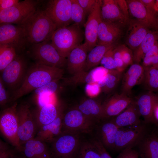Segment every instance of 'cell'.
<instances>
[{"instance_id": "obj_1", "label": "cell", "mask_w": 158, "mask_h": 158, "mask_svg": "<svg viewBox=\"0 0 158 158\" xmlns=\"http://www.w3.org/2000/svg\"><path fill=\"white\" fill-rule=\"evenodd\" d=\"M63 69L35 63L28 68L20 87L10 98L12 104L22 96L51 81L63 78Z\"/></svg>"}, {"instance_id": "obj_2", "label": "cell", "mask_w": 158, "mask_h": 158, "mask_svg": "<svg viewBox=\"0 0 158 158\" xmlns=\"http://www.w3.org/2000/svg\"><path fill=\"white\" fill-rule=\"evenodd\" d=\"M20 25L23 29L28 44L31 45L51 40L57 29L44 9L39 7Z\"/></svg>"}, {"instance_id": "obj_3", "label": "cell", "mask_w": 158, "mask_h": 158, "mask_svg": "<svg viewBox=\"0 0 158 158\" xmlns=\"http://www.w3.org/2000/svg\"><path fill=\"white\" fill-rule=\"evenodd\" d=\"M84 37L80 27L74 24L57 29L51 41L60 54L66 58L72 50L81 44Z\"/></svg>"}, {"instance_id": "obj_4", "label": "cell", "mask_w": 158, "mask_h": 158, "mask_svg": "<svg viewBox=\"0 0 158 158\" xmlns=\"http://www.w3.org/2000/svg\"><path fill=\"white\" fill-rule=\"evenodd\" d=\"M83 138L81 135L61 133L46 143L51 158H76Z\"/></svg>"}, {"instance_id": "obj_5", "label": "cell", "mask_w": 158, "mask_h": 158, "mask_svg": "<svg viewBox=\"0 0 158 158\" xmlns=\"http://www.w3.org/2000/svg\"><path fill=\"white\" fill-rule=\"evenodd\" d=\"M31 46L30 54L35 63L63 69L66 67L67 59L60 54L51 40Z\"/></svg>"}, {"instance_id": "obj_6", "label": "cell", "mask_w": 158, "mask_h": 158, "mask_svg": "<svg viewBox=\"0 0 158 158\" xmlns=\"http://www.w3.org/2000/svg\"><path fill=\"white\" fill-rule=\"evenodd\" d=\"M42 1L24 0L11 7L0 11V23L20 25L39 7Z\"/></svg>"}, {"instance_id": "obj_7", "label": "cell", "mask_w": 158, "mask_h": 158, "mask_svg": "<svg viewBox=\"0 0 158 158\" xmlns=\"http://www.w3.org/2000/svg\"><path fill=\"white\" fill-rule=\"evenodd\" d=\"M96 125L76 107L64 111L61 133L77 134L91 133Z\"/></svg>"}, {"instance_id": "obj_8", "label": "cell", "mask_w": 158, "mask_h": 158, "mask_svg": "<svg viewBox=\"0 0 158 158\" xmlns=\"http://www.w3.org/2000/svg\"><path fill=\"white\" fill-rule=\"evenodd\" d=\"M16 102L2 110L0 115L1 132L8 143L19 149L20 145L18 135V121Z\"/></svg>"}, {"instance_id": "obj_9", "label": "cell", "mask_w": 158, "mask_h": 158, "mask_svg": "<svg viewBox=\"0 0 158 158\" xmlns=\"http://www.w3.org/2000/svg\"><path fill=\"white\" fill-rule=\"evenodd\" d=\"M27 62L22 54H17L1 73L0 78L5 85L13 92L22 84L28 68Z\"/></svg>"}, {"instance_id": "obj_10", "label": "cell", "mask_w": 158, "mask_h": 158, "mask_svg": "<svg viewBox=\"0 0 158 158\" xmlns=\"http://www.w3.org/2000/svg\"><path fill=\"white\" fill-rule=\"evenodd\" d=\"M30 105L27 102L17 105V111L18 121V135L20 146L27 141L34 138L37 130Z\"/></svg>"}, {"instance_id": "obj_11", "label": "cell", "mask_w": 158, "mask_h": 158, "mask_svg": "<svg viewBox=\"0 0 158 158\" xmlns=\"http://www.w3.org/2000/svg\"><path fill=\"white\" fill-rule=\"evenodd\" d=\"M28 44L21 26L9 23L0 24V45L13 48L18 54L22 53Z\"/></svg>"}, {"instance_id": "obj_12", "label": "cell", "mask_w": 158, "mask_h": 158, "mask_svg": "<svg viewBox=\"0 0 158 158\" xmlns=\"http://www.w3.org/2000/svg\"><path fill=\"white\" fill-rule=\"evenodd\" d=\"M71 0L48 1L44 10L56 28L69 25L71 18Z\"/></svg>"}, {"instance_id": "obj_13", "label": "cell", "mask_w": 158, "mask_h": 158, "mask_svg": "<svg viewBox=\"0 0 158 158\" xmlns=\"http://www.w3.org/2000/svg\"><path fill=\"white\" fill-rule=\"evenodd\" d=\"M145 126H137L119 128L116 133L114 150H123L137 145L146 135Z\"/></svg>"}, {"instance_id": "obj_14", "label": "cell", "mask_w": 158, "mask_h": 158, "mask_svg": "<svg viewBox=\"0 0 158 158\" xmlns=\"http://www.w3.org/2000/svg\"><path fill=\"white\" fill-rule=\"evenodd\" d=\"M133 101L130 96L123 93L114 94L101 104V120L110 118L118 115Z\"/></svg>"}, {"instance_id": "obj_15", "label": "cell", "mask_w": 158, "mask_h": 158, "mask_svg": "<svg viewBox=\"0 0 158 158\" xmlns=\"http://www.w3.org/2000/svg\"><path fill=\"white\" fill-rule=\"evenodd\" d=\"M101 0H97L84 26L85 43L87 46L89 52L97 45L98 29L101 21Z\"/></svg>"}, {"instance_id": "obj_16", "label": "cell", "mask_w": 158, "mask_h": 158, "mask_svg": "<svg viewBox=\"0 0 158 158\" xmlns=\"http://www.w3.org/2000/svg\"><path fill=\"white\" fill-rule=\"evenodd\" d=\"M119 128L109 118L101 120L96 125L93 132H95L94 136L106 150H114L116 136Z\"/></svg>"}, {"instance_id": "obj_17", "label": "cell", "mask_w": 158, "mask_h": 158, "mask_svg": "<svg viewBox=\"0 0 158 158\" xmlns=\"http://www.w3.org/2000/svg\"><path fill=\"white\" fill-rule=\"evenodd\" d=\"M126 1L129 12L136 20L149 28L158 29L157 16L148 10L140 0Z\"/></svg>"}, {"instance_id": "obj_18", "label": "cell", "mask_w": 158, "mask_h": 158, "mask_svg": "<svg viewBox=\"0 0 158 158\" xmlns=\"http://www.w3.org/2000/svg\"><path fill=\"white\" fill-rule=\"evenodd\" d=\"M141 116L146 123L154 121V112L158 103V96L147 91L139 95L135 101Z\"/></svg>"}, {"instance_id": "obj_19", "label": "cell", "mask_w": 158, "mask_h": 158, "mask_svg": "<svg viewBox=\"0 0 158 158\" xmlns=\"http://www.w3.org/2000/svg\"><path fill=\"white\" fill-rule=\"evenodd\" d=\"M88 52L85 42L71 51L67 59V69L70 73L73 75L84 71Z\"/></svg>"}, {"instance_id": "obj_20", "label": "cell", "mask_w": 158, "mask_h": 158, "mask_svg": "<svg viewBox=\"0 0 158 158\" xmlns=\"http://www.w3.org/2000/svg\"><path fill=\"white\" fill-rule=\"evenodd\" d=\"M109 70L102 66H97L88 71H83L69 78H64V83L73 85L97 83L106 76Z\"/></svg>"}, {"instance_id": "obj_21", "label": "cell", "mask_w": 158, "mask_h": 158, "mask_svg": "<svg viewBox=\"0 0 158 158\" xmlns=\"http://www.w3.org/2000/svg\"><path fill=\"white\" fill-rule=\"evenodd\" d=\"M121 24L101 21L98 29L97 45L115 44L121 34Z\"/></svg>"}, {"instance_id": "obj_22", "label": "cell", "mask_w": 158, "mask_h": 158, "mask_svg": "<svg viewBox=\"0 0 158 158\" xmlns=\"http://www.w3.org/2000/svg\"><path fill=\"white\" fill-rule=\"evenodd\" d=\"M144 73L142 65L136 63L131 65L122 76L121 93L129 96L133 88L141 83Z\"/></svg>"}, {"instance_id": "obj_23", "label": "cell", "mask_w": 158, "mask_h": 158, "mask_svg": "<svg viewBox=\"0 0 158 158\" xmlns=\"http://www.w3.org/2000/svg\"><path fill=\"white\" fill-rule=\"evenodd\" d=\"M140 116L135 102L133 101L123 112L110 119L119 128L142 124Z\"/></svg>"}, {"instance_id": "obj_24", "label": "cell", "mask_w": 158, "mask_h": 158, "mask_svg": "<svg viewBox=\"0 0 158 158\" xmlns=\"http://www.w3.org/2000/svg\"><path fill=\"white\" fill-rule=\"evenodd\" d=\"M101 21L105 22H125L128 18L122 12L116 0H101Z\"/></svg>"}, {"instance_id": "obj_25", "label": "cell", "mask_w": 158, "mask_h": 158, "mask_svg": "<svg viewBox=\"0 0 158 158\" xmlns=\"http://www.w3.org/2000/svg\"><path fill=\"white\" fill-rule=\"evenodd\" d=\"M64 111L63 107L56 118L49 124L41 126L37 130L34 138L47 143L59 135L61 133Z\"/></svg>"}, {"instance_id": "obj_26", "label": "cell", "mask_w": 158, "mask_h": 158, "mask_svg": "<svg viewBox=\"0 0 158 158\" xmlns=\"http://www.w3.org/2000/svg\"><path fill=\"white\" fill-rule=\"evenodd\" d=\"M149 28L137 20L130 21L127 32L126 44L134 51L140 45L149 31Z\"/></svg>"}, {"instance_id": "obj_27", "label": "cell", "mask_w": 158, "mask_h": 158, "mask_svg": "<svg viewBox=\"0 0 158 158\" xmlns=\"http://www.w3.org/2000/svg\"><path fill=\"white\" fill-rule=\"evenodd\" d=\"M63 107L58 103L49 104L39 108L37 113L32 112L37 131L42 126L53 122L57 117Z\"/></svg>"}, {"instance_id": "obj_28", "label": "cell", "mask_w": 158, "mask_h": 158, "mask_svg": "<svg viewBox=\"0 0 158 158\" xmlns=\"http://www.w3.org/2000/svg\"><path fill=\"white\" fill-rule=\"evenodd\" d=\"M20 150L26 158H40L50 153L47 143L35 138L22 145Z\"/></svg>"}, {"instance_id": "obj_29", "label": "cell", "mask_w": 158, "mask_h": 158, "mask_svg": "<svg viewBox=\"0 0 158 158\" xmlns=\"http://www.w3.org/2000/svg\"><path fill=\"white\" fill-rule=\"evenodd\" d=\"M158 41V31L150 30L133 53L134 63L140 64L146 54Z\"/></svg>"}, {"instance_id": "obj_30", "label": "cell", "mask_w": 158, "mask_h": 158, "mask_svg": "<svg viewBox=\"0 0 158 158\" xmlns=\"http://www.w3.org/2000/svg\"><path fill=\"white\" fill-rule=\"evenodd\" d=\"M101 105L96 101L90 98L82 101L76 107L96 125L101 120Z\"/></svg>"}, {"instance_id": "obj_31", "label": "cell", "mask_w": 158, "mask_h": 158, "mask_svg": "<svg viewBox=\"0 0 158 158\" xmlns=\"http://www.w3.org/2000/svg\"><path fill=\"white\" fill-rule=\"evenodd\" d=\"M115 46V44L97 45L87 54L84 71H88L97 66L106 52Z\"/></svg>"}, {"instance_id": "obj_32", "label": "cell", "mask_w": 158, "mask_h": 158, "mask_svg": "<svg viewBox=\"0 0 158 158\" xmlns=\"http://www.w3.org/2000/svg\"><path fill=\"white\" fill-rule=\"evenodd\" d=\"M137 145L141 158H158V138L145 135Z\"/></svg>"}, {"instance_id": "obj_33", "label": "cell", "mask_w": 158, "mask_h": 158, "mask_svg": "<svg viewBox=\"0 0 158 158\" xmlns=\"http://www.w3.org/2000/svg\"><path fill=\"white\" fill-rule=\"evenodd\" d=\"M122 76V73L117 70H109L106 76L97 83L102 91L109 93L116 87Z\"/></svg>"}, {"instance_id": "obj_34", "label": "cell", "mask_w": 158, "mask_h": 158, "mask_svg": "<svg viewBox=\"0 0 158 158\" xmlns=\"http://www.w3.org/2000/svg\"><path fill=\"white\" fill-rule=\"evenodd\" d=\"M142 84L145 89L153 92L158 91V68L150 67L144 68Z\"/></svg>"}, {"instance_id": "obj_35", "label": "cell", "mask_w": 158, "mask_h": 158, "mask_svg": "<svg viewBox=\"0 0 158 158\" xmlns=\"http://www.w3.org/2000/svg\"><path fill=\"white\" fill-rule=\"evenodd\" d=\"M76 158H102L90 140L83 138Z\"/></svg>"}, {"instance_id": "obj_36", "label": "cell", "mask_w": 158, "mask_h": 158, "mask_svg": "<svg viewBox=\"0 0 158 158\" xmlns=\"http://www.w3.org/2000/svg\"><path fill=\"white\" fill-rule=\"evenodd\" d=\"M18 54L13 48L0 45V71L4 68L14 59Z\"/></svg>"}, {"instance_id": "obj_37", "label": "cell", "mask_w": 158, "mask_h": 158, "mask_svg": "<svg viewBox=\"0 0 158 158\" xmlns=\"http://www.w3.org/2000/svg\"><path fill=\"white\" fill-rule=\"evenodd\" d=\"M85 12L80 6L77 0H71V18L72 22L80 27L84 26L85 22Z\"/></svg>"}, {"instance_id": "obj_38", "label": "cell", "mask_w": 158, "mask_h": 158, "mask_svg": "<svg viewBox=\"0 0 158 158\" xmlns=\"http://www.w3.org/2000/svg\"><path fill=\"white\" fill-rule=\"evenodd\" d=\"M142 62L144 68L152 66L158 68V41L146 54Z\"/></svg>"}, {"instance_id": "obj_39", "label": "cell", "mask_w": 158, "mask_h": 158, "mask_svg": "<svg viewBox=\"0 0 158 158\" xmlns=\"http://www.w3.org/2000/svg\"><path fill=\"white\" fill-rule=\"evenodd\" d=\"M20 152L18 148L0 140V158H12Z\"/></svg>"}, {"instance_id": "obj_40", "label": "cell", "mask_w": 158, "mask_h": 158, "mask_svg": "<svg viewBox=\"0 0 158 158\" xmlns=\"http://www.w3.org/2000/svg\"><path fill=\"white\" fill-rule=\"evenodd\" d=\"M60 80H56L50 82L34 90L36 96L45 94H55L59 88Z\"/></svg>"}, {"instance_id": "obj_41", "label": "cell", "mask_w": 158, "mask_h": 158, "mask_svg": "<svg viewBox=\"0 0 158 158\" xmlns=\"http://www.w3.org/2000/svg\"><path fill=\"white\" fill-rule=\"evenodd\" d=\"M115 47L106 52L100 62L101 66L108 70H117L113 56V49Z\"/></svg>"}, {"instance_id": "obj_42", "label": "cell", "mask_w": 158, "mask_h": 158, "mask_svg": "<svg viewBox=\"0 0 158 158\" xmlns=\"http://www.w3.org/2000/svg\"><path fill=\"white\" fill-rule=\"evenodd\" d=\"M37 97V104L39 108L48 104L58 103L55 94H43Z\"/></svg>"}, {"instance_id": "obj_43", "label": "cell", "mask_w": 158, "mask_h": 158, "mask_svg": "<svg viewBox=\"0 0 158 158\" xmlns=\"http://www.w3.org/2000/svg\"><path fill=\"white\" fill-rule=\"evenodd\" d=\"M121 46L122 60L126 68L128 66L134 63L133 53L131 49L125 45H123Z\"/></svg>"}, {"instance_id": "obj_44", "label": "cell", "mask_w": 158, "mask_h": 158, "mask_svg": "<svg viewBox=\"0 0 158 158\" xmlns=\"http://www.w3.org/2000/svg\"><path fill=\"white\" fill-rule=\"evenodd\" d=\"M113 51L114 58L117 66V70L122 73L126 68L122 59L121 46H115Z\"/></svg>"}, {"instance_id": "obj_45", "label": "cell", "mask_w": 158, "mask_h": 158, "mask_svg": "<svg viewBox=\"0 0 158 158\" xmlns=\"http://www.w3.org/2000/svg\"><path fill=\"white\" fill-rule=\"evenodd\" d=\"M5 85L0 78V105L3 109L8 107V104L10 103V97L8 95Z\"/></svg>"}, {"instance_id": "obj_46", "label": "cell", "mask_w": 158, "mask_h": 158, "mask_svg": "<svg viewBox=\"0 0 158 158\" xmlns=\"http://www.w3.org/2000/svg\"><path fill=\"white\" fill-rule=\"evenodd\" d=\"M86 94L93 97L97 96L102 91L101 87L97 83L87 84L85 87Z\"/></svg>"}, {"instance_id": "obj_47", "label": "cell", "mask_w": 158, "mask_h": 158, "mask_svg": "<svg viewBox=\"0 0 158 158\" xmlns=\"http://www.w3.org/2000/svg\"><path fill=\"white\" fill-rule=\"evenodd\" d=\"M99 152L102 158H112L100 142L94 136L90 139Z\"/></svg>"}, {"instance_id": "obj_48", "label": "cell", "mask_w": 158, "mask_h": 158, "mask_svg": "<svg viewBox=\"0 0 158 158\" xmlns=\"http://www.w3.org/2000/svg\"><path fill=\"white\" fill-rule=\"evenodd\" d=\"M97 0H77L86 15L91 13L95 5Z\"/></svg>"}, {"instance_id": "obj_49", "label": "cell", "mask_w": 158, "mask_h": 158, "mask_svg": "<svg viewBox=\"0 0 158 158\" xmlns=\"http://www.w3.org/2000/svg\"><path fill=\"white\" fill-rule=\"evenodd\" d=\"M130 146L122 150L116 158H139L138 152Z\"/></svg>"}, {"instance_id": "obj_50", "label": "cell", "mask_w": 158, "mask_h": 158, "mask_svg": "<svg viewBox=\"0 0 158 158\" xmlns=\"http://www.w3.org/2000/svg\"><path fill=\"white\" fill-rule=\"evenodd\" d=\"M140 0L148 10L157 15L158 13V9L156 4V0Z\"/></svg>"}, {"instance_id": "obj_51", "label": "cell", "mask_w": 158, "mask_h": 158, "mask_svg": "<svg viewBox=\"0 0 158 158\" xmlns=\"http://www.w3.org/2000/svg\"><path fill=\"white\" fill-rule=\"evenodd\" d=\"M19 1L18 0H0V11L11 7Z\"/></svg>"}, {"instance_id": "obj_52", "label": "cell", "mask_w": 158, "mask_h": 158, "mask_svg": "<svg viewBox=\"0 0 158 158\" xmlns=\"http://www.w3.org/2000/svg\"><path fill=\"white\" fill-rule=\"evenodd\" d=\"M116 1L122 12L127 18H128L129 11L126 1L116 0Z\"/></svg>"}, {"instance_id": "obj_53", "label": "cell", "mask_w": 158, "mask_h": 158, "mask_svg": "<svg viewBox=\"0 0 158 158\" xmlns=\"http://www.w3.org/2000/svg\"><path fill=\"white\" fill-rule=\"evenodd\" d=\"M154 120L158 122V103L155 107L154 112Z\"/></svg>"}, {"instance_id": "obj_54", "label": "cell", "mask_w": 158, "mask_h": 158, "mask_svg": "<svg viewBox=\"0 0 158 158\" xmlns=\"http://www.w3.org/2000/svg\"><path fill=\"white\" fill-rule=\"evenodd\" d=\"M12 158H26L23 154L20 152Z\"/></svg>"}, {"instance_id": "obj_55", "label": "cell", "mask_w": 158, "mask_h": 158, "mask_svg": "<svg viewBox=\"0 0 158 158\" xmlns=\"http://www.w3.org/2000/svg\"><path fill=\"white\" fill-rule=\"evenodd\" d=\"M40 158H51L50 153L45 154L44 156Z\"/></svg>"}, {"instance_id": "obj_56", "label": "cell", "mask_w": 158, "mask_h": 158, "mask_svg": "<svg viewBox=\"0 0 158 158\" xmlns=\"http://www.w3.org/2000/svg\"><path fill=\"white\" fill-rule=\"evenodd\" d=\"M156 4L158 9V0H156Z\"/></svg>"}, {"instance_id": "obj_57", "label": "cell", "mask_w": 158, "mask_h": 158, "mask_svg": "<svg viewBox=\"0 0 158 158\" xmlns=\"http://www.w3.org/2000/svg\"><path fill=\"white\" fill-rule=\"evenodd\" d=\"M157 19H158V16H157Z\"/></svg>"}]
</instances>
